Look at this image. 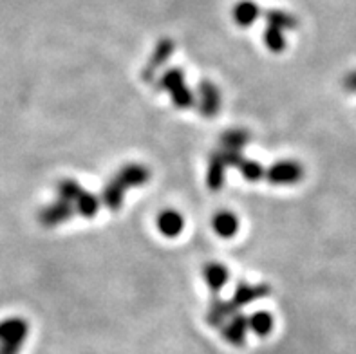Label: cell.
Returning <instances> with one entry per match:
<instances>
[{"label": "cell", "instance_id": "obj_5", "mask_svg": "<svg viewBox=\"0 0 356 354\" xmlns=\"http://www.w3.org/2000/svg\"><path fill=\"white\" fill-rule=\"evenodd\" d=\"M264 40H266L270 51L280 53V51L284 49V45H286L284 36H282V31H280V29H277V27L268 26V29L264 31Z\"/></svg>", "mask_w": 356, "mask_h": 354}, {"label": "cell", "instance_id": "obj_4", "mask_svg": "<svg viewBox=\"0 0 356 354\" xmlns=\"http://www.w3.org/2000/svg\"><path fill=\"white\" fill-rule=\"evenodd\" d=\"M273 175V181H279V183H291L300 175V168L293 163H288V165H279L275 166V170L271 172Z\"/></svg>", "mask_w": 356, "mask_h": 354}, {"label": "cell", "instance_id": "obj_3", "mask_svg": "<svg viewBox=\"0 0 356 354\" xmlns=\"http://www.w3.org/2000/svg\"><path fill=\"white\" fill-rule=\"evenodd\" d=\"M159 228H161L163 234L167 235H177L183 228V219L177 216L176 211H167V214H163L161 219H159Z\"/></svg>", "mask_w": 356, "mask_h": 354}, {"label": "cell", "instance_id": "obj_7", "mask_svg": "<svg viewBox=\"0 0 356 354\" xmlns=\"http://www.w3.org/2000/svg\"><path fill=\"white\" fill-rule=\"evenodd\" d=\"M225 278H226V271L221 268V266H213V268L208 271V282L212 284L216 289H219V287L225 284Z\"/></svg>", "mask_w": 356, "mask_h": 354}, {"label": "cell", "instance_id": "obj_8", "mask_svg": "<svg viewBox=\"0 0 356 354\" xmlns=\"http://www.w3.org/2000/svg\"><path fill=\"white\" fill-rule=\"evenodd\" d=\"M253 328L257 329L259 332H266L270 329V319H268L266 314H257V316H253Z\"/></svg>", "mask_w": 356, "mask_h": 354}, {"label": "cell", "instance_id": "obj_1", "mask_svg": "<svg viewBox=\"0 0 356 354\" xmlns=\"http://www.w3.org/2000/svg\"><path fill=\"white\" fill-rule=\"evenodd\" d=\"M259 13H261V9H259V6L255 4V2H252V0H241V2H237L234 8L235 22L241 27L252 26V24L257 20Z\"/></svg>", "mask_w": 356, "mask_h": 354}, {"label": "cell", "instance_id": "obj_2", "mask_svg": "<svg viewBox=\"0 0 356 354\" xmlns=\"http://www.w3.org/2000/svg\"><path fill=\"white\" fill-rule=\"evenodd\" d=\"M266 20L270 26L277 27V29H293L297 27V18L291 17L289 13H284V11H279V9H271L266 13Z\"/></svg>", "mask_w": 356, "mask_h": 354}, {"label": "cell", "instance_id": "obj_6", "mask_svg": "<svg viewBox=\"0 0 356 354\" xmlns=\"http://www.w3.org/2000/svg\"><path fill=\"white\" fill-rule=\"evenodd\" d=\"M213 226H216L219 234L225 235V237H230V235L235 234V230H237V220H235V217L232 214H221V216L213 220Z\"/></svg>", "mask_w": 356, "mask_h": 354}]
</instances>
